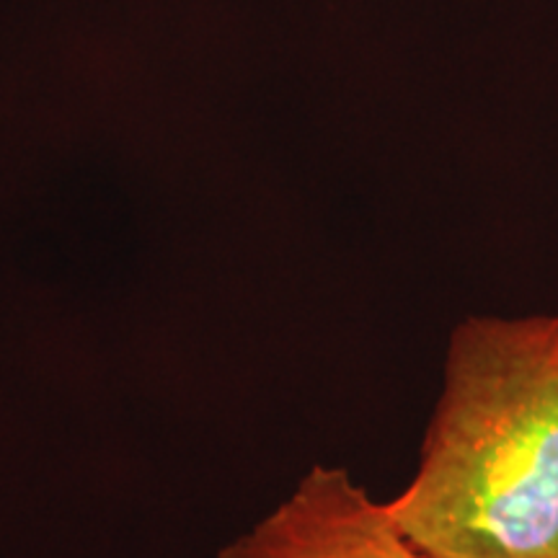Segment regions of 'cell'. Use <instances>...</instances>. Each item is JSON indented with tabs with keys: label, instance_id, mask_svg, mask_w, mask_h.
I'll return each instance as SVG.
<instances>
[{
	"label": "cell",
	"instance_id": "cell-2",
	"mask_svg": "<svg viewBox=\"0 0 558 558\" xmlns=\"http://www.w3.org/2000/svg\"><path fill=\"white\" fill-rule=\"evenodd\" d=\"M218 558H429L341 465H313Z\"/></svg>",
	"mask_w": 558,
	"mask_h": 558
},
{
	"label": "cell",
	"instance_id": "cell-1",
	"mask_svg": "<svg viewBox=\"0 0 558 558\" xmlns=\"http://www.w3.org/2000/svg\"><path fill=\"white\" fill-rule=\"evenodd\" d=\"M386 507L429 558H558V313L460 320L416 471Z\"/></svg>",
	"mask_w": 558,
	"mask_h": 558
}]
</instances>
